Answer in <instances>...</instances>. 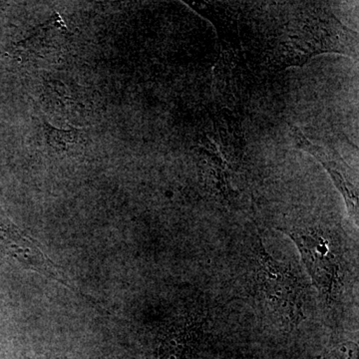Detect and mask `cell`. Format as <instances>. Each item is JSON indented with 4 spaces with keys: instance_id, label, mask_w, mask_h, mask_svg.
<instances>
[{
    "instance_id": "obj_1",
    "label": "cell",
    "mask_w": 359,
    "mask_h": 359,
    "mask_svg": "<svg viewBox=\"0 0 359 359\" xmlns=\"http://www.w3.org/2000/svg\"><path fill=\"white\" fill-rule=\"evenodd\" d=\"M249 283L259 306L282 327H294L304 320L306 285L290 264L276 261L261 238L252 245Z\"/></svg>"
},
{
    "instance_id": "obj_2",
    "label": "cell",
    "mask_w": 359,
    "mask_h": 359,
    "mask_svg": "<svg viewBox=\"0 0 359 359\" xmlns=\"http://www.w3.org/2000/svg\"><path fill=\"white\" fill-rule=\"evenodd\" d=\"M276 229L294 241L323 304L327 309L339 304L346 278L344 248L339 233L320 224H285Z\"/></svg>"
},
{
    "instance_id": "obj_3",
    "label": "cell",
    "mask_w": 359,
    "mask_h": 359,
    "mask_svg": "<svg viewBox=\"0 0 359 359\" xmlns=\"http://www.w3.org/2000/svg\"><path fill=\"white\" fill-rule=\"evenodd\" d=\"M290 129L295 145L304 152L313 156L327 170L337 190L346 201L349 216L358 224V189L353 183V170L334 151L311 143L299 127L290 126Z\"/></svg>"
},
{
    "instance_id": "obj_4",
    "label": "cell",
    "mask_w": 359,
    "mask_h": 359,
    "mask_svg": "<svg viewBox=\"0 0 359 359\" xmlns=\"http://www.w3.org/2000/svg\"><path fill=\"white\" fill-rule=\"evenodd\" d=\"M0 250L37 273L63 283L70 290H76L57 266L45 257L34 241L23 235L11 224L0 223Z\"/></svg>"
},
{
    "instance_id": "obj_5",
    "label": "cell",
    "mask_w": 359,
    "mask_h": 359,
    "mask_svg": "<svg viewBox=\"0 0 359 359\" xmlns=\"http://www.w3.org/2000/svg\"><path fill=\"white\" fill-rule=\"evenodd\" d=\"M198 321L179 328L160 347V359H191L199 344L201 327Z\"/></svg>"
},
{
    "instance_id": "obj_6",
    "label": "cell",
    "mask_w": 359,
    "mask_h": 359,
    "mask_svg": "<svg viewBox=\"0 0 359 359\" xmlns=\"http://www.w3.org/2000/svg\"><path fill=\"white\" fill-rule=\"evenodd\" d=\"M44 135L47 144L56 152H66L72 146L76 145L80 138L77 130H57L49 126L47 123L44 124Z\"/></svg>"
},
{
    "instance_id": "obj_7",
    "label": "cell",
    "mask_w": 359,
    "mask_h": 359,
    "mask_svg": "<svg viewBox=\"0 0 359 359\" xmlns=\"http://www.w3.org/2000/svg\"><path fill=\"white\" fill-rule=\"evenodd\" d=\"M358 344L346 341L328 347L318 359H358Z\"/></svg>"
}]
</instances>
